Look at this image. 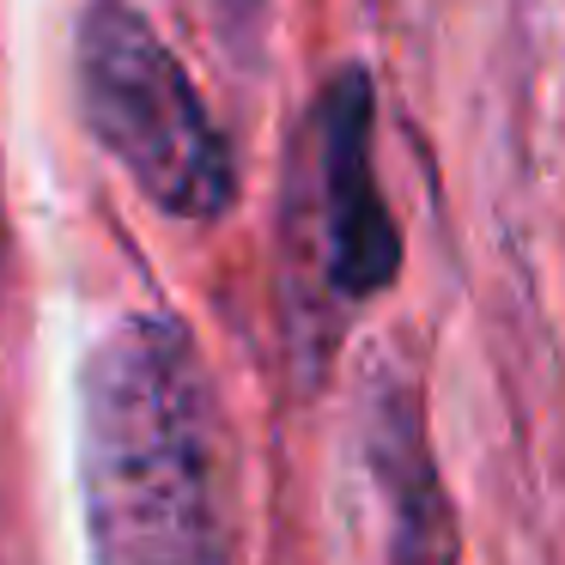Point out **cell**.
Masks as SVG:
<instances>
[{"label":"cell","instance_id":"6da1fadb","mask_svg":"<svg viewBox=\"0 0 565 565\" xmlns=\"http://www.w3.org/2000/svg\"><path fill=\"white\" fill-rule=\"evenodd\" d=\"M92 565H232L225 431L195 334L135 310L79 365Z\"/></svg>","mask_w":565,"mask_h":565},{"label":"cell","instance_id":"7a4b0ae2","mask_svg":"<svg viewBox=\"0 0 565 565\" xmlns=\"http://www.w3.org/2000/svg\"><path fill=\"white\" fill-rule=\"evenodd\" d=\"M79 110L98 147L171 220H220L237 201L232 147L189 67L135 0H86L74 25Z\"/></svg>","mask_w":565,"mask_h":565},{"label":"cell","instance_id":"3957f363","mask_svg":"<svg viewBox=\"0 0 565 565\" xmlns=\"http://www.w3.org/2000/svg\"><path fill=\"white\" fill-rule=\"evenodd\" d=\"M317 164H322V249L329 280L347 298H371L402 274V232L371 164V79L359 67L322 86L317 98Z\"/></svg>","mask_w":565,"mask_h":565}]
</instances>
